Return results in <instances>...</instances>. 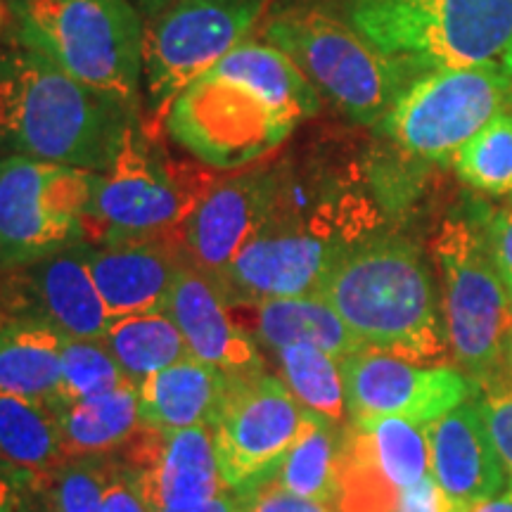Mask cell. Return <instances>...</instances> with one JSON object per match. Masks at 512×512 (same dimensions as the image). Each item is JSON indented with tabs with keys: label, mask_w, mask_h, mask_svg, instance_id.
Returning a JSON list of instances; mask_svg holds the SVG:
<instances>
[{
	"label": "cell",
	"mask_w": 512,
	"mask_h": 512,
	"mask_svg": "<svg viewBox=\"0 0 512 512\" xmlns=\"http://www.w3.org/2000/svg\"><path fill=\"white\" fill-rule=\"evenodd\" d=\"M320 107L316 86L283 50L247 38L176 95L164 124L202 164L235 171L278 150Z\"/></svg>",
	"instance_id": "6da1fadb"
},
{
	"label": "cell",
	"mask_w": 512,
	"mask_h": 512,
	"mask_svg": "<svg viewBox=\"0 0 512 512\" xmlns=\"http://www.w3.org/2000/svg\"><path fill=\"white\" fill-rule=\"evenodd\" d=\"M136 119L8 31L0 36V157L105 174Z\"/></svg>",
	"instance_id": "7a4b0ae2"
},
{
	"label": "cell",
	"mask_w": 512,
	"mask_h": 512,
	"mask_svg": "<svg viewBox=\"0 0 512 512\" xmlns=\"http://www.w3.org/2000/svg\"><path fill=\"white\" fill-rule=\"evenodd\" d=\"M325 299L349 330L384 354L411 363L446 356V332L430 268L399 235H370L349 249L325 278Z\"/></svg>",
	"instance_id": "3957f363"
},
{
	"label": "cell",
	"mask_w": 512,
	"mask_h": 512,
	"mask_svg": "<svg viewBox=\"0 0 512 512\" xmlns=\"http://www.w3.org/2000/svg\"><path fill=\"white\" fill-rule=\"evenodd\" d=\"M8 34L83 86L143 110V19L131 0H10Z\"/></svg>",
	"instance_id": "277c9868"
},
{
	"label": "cell",
	"mask_w": 512,
	"mask_h": 512,
	"mask_svg": "<svg viewBox=\"0 0 512 512\" xmlns=\"http://www.w3.org/2000/svg\"><path fill=\"white\" fill-rule=\"evenodd\" d=\"M344 12L413 72L463 67L512 79V0H344Z\"/></svg>",
	"instance_id": "5b68a950"
},
{
	"label": "cell",
	"mask_w": 512,
	"mask_h": 512,
	"mask_svg": "<svg viewBox=\"0 0 512 512\" xmlns=\"http://www.w3.org/2000/svg\"><path fill=\"white\" fill-rule=\"evenodd\" d=\"M264 41L302 69L320 98H328L354 124H382L413 69L377 50L344 19L318 8H290L271 17Z\"/></svg>",
	"instance_id": "8992f818"
},
{
	"label": "cell",
	"mask_w": 512,
	"mask_h": 512,
	"mask_svg": "<svg viewBox=\"0 0 512 512\" xmlns=\"http://www.w3.org/2000/svg\"><path fill=\"white\" fill-rule=\"evenodd\" d=\"M434 254L444 275L448 344L467 380L484 387L512 366V304L482 221H444Z\"/></svg>",
	"instance_id": "52a82bcc"
},
{
	"label": "cell",
	"mask_w": 512,
	"mask_h": 512,
	"mask_svg": "<svg viewBox=\"0 0 512 512\" xmlns=\"http://www.w3.org/2000/svg\"><path fill=\"white\" fill-rule=\"evenodd\" d=\"M143 19V107L164 117L178 93L252 34L268 0H131Z\"/></svg>",
	"instance_id": "ba28073f"
},
{
	"label": "cell",
	"mask_w": 512,
	"mask_h": 512,
	"mask_svg": "<svg viewBox=\"0 0 512 512\" xmlns=\"http://www.w3.org/2000/svg\"><path fill=\"white\" fill-rule=\"evenodd\" d=\"M102 174L0 157V273L86 240Z\"/></svg>",
	"instance_id": "9c48e42d"
},
{
	"label": "cell",
	"mask_w": 512,
	"mask_h": 512,
	"mask_svg": "<svg viewBox=\"0 0 512 512\" xmlns=\"http://www.w3.org/2000/svg\"><path fill=\"white\" fill-rule=\"evenodd\" d=\"M207 190L204 178L176 169L136 119L100 176L86 242L171 238Z\"/></svg>",
	"instance_id": "30bf717a"
},
{
	"label": "cell",
	"mask_w": 512,
	"mask_h": 512,
	"mask_svg": "<svg viewBox=\"0 0 512 512\" xmlns=\"http://www.w3.org/2000/svg\"><path fill=\"white\" fill-rule=\"evenodd\" d=\"M510 93V76L489 69H427L403 88L380 128L406 155L451 164L503 112Z\"/></svg>",
	"instance_id": "8fae6325"
},
{
	"label": "cell",
	"mask_w": 512,
	"mask_h": 512,
	"mask_svg": "<svg viewBox=\"0 0 512 512\" xmlns=\"http://www.w3.org/2000/svg\"><path fill=\"white\" fill-rule=\"evenodd\" d=\"M306 408L290 387L264 368L228 375V389L211 422L223 482L238 491L273 477L302 427Z\"/></svg>",
	"instance_id": "7c38bea8"
},
{
	"label": "cell",
	"mask_w": 512,
	"mask_h": 512,
	"mask_svg": "<svg viewBox=\"0 0 512 512\" xmlns=\"http://www.w3.org/2000/svg\"><path fill=\"white\" fill-rule=\"evenodd\" d=\"M349 245L299 223L268 219L221 275L228 306L318 294Z\"/></svg>",
	"instance_id": "4fadbf2b"
},
{
	"label": "cell",
	"mask_w": 512,
	"mask_h": 512,
	"mask_svg": "<svg viewBox=\"0 0 512 512\" xmlns=\"http://www.w3.org/2000/svg\"><path fill=\"white\" fill-rule=\"evenodd\" d=\"M344 394L351 422L406 418L430 425L465 399L475 384L453 368H420L406 358L363 349L342 358Z\"/></svg>",
	"instance_id": "5bb4252c"
},
{
	"label": "cell",
	"mask_w": 512,
	"mask_h": 512,
	"mask_svg": "<svg viewBox=\"0 0 512 512\" xmlns=\"http://www.w3.org/2000/svg\"><path fill=\"white\" fill-rule=\"evenodd\" d=\"M0 309L50 325L72 339H102L112 323L93 283L83 240L0 273Z\"/></svg>",
	"instance_id": "9a60e30c"
},
{
	"label": "cell",
	"mask_w": 512,
	"mask_h": 512,
	"mask_svg": "<svg viewBox=\"0 0 512 512\" xmlns=\"http://www.w3.org/2000/svg\"><path fill=\"white\" fill-rule=\"evenodd\" d=\"M278 171L259 166L211 185L174 235L185 266L219 283L230 261L264 228L275 204Z\"/></svg>",
	"instance_id": "2e32d148"
},
{
	"label": "cell",
	"mask_w": 512,
	"mask_h": 512,
	"mask_svg": "<svg viewBox=\"0 0 512 512\" xmlns=\"http://www.w3.org/2000/svg\"><path fill=\"white\" fill-rule=\"evenodd\" d=\"M86 261L110 318L164 311L185 266L174 238L86 242Z\"/></svg>",
	"instance_id": "e0dca14e"
},
{
	"label": "cell",
	"mask_w": 512,
	"mask_h": 512,
	"mask_svg": "<svg viewBox=\"0 0 512 512\" xmlns=\"http://www.w3.org/2000/svg\"><path fill=\"white\" fill-rule=\"evenodd\" d=\"M164 311L178 325L192 358L223 370L226 375H247L264 368L259 344L233 318L223 294L207 275L183 266L178 271Z\"/></svg>",
	"instance_id": "ac0fdd59"
},
{
	"label": "cell",
	"mask_w": 512,
	"mask_h": 512,
	"mask_svg": "<svg viewBox=\"0 0 512 512\" xmlns=\"http://www.w3.org/2000/svg\"><path fill=\"white\" fill-rule=\"evenodd\" d=\"M432 477L451 498L475 505L508 489V470L498 456L477 403L458 408L425 425Z\"/></svg>",
	"instance_id": "d6986e66"
},
{
	"label": "cell",
	"mask_w": 512,
	"mask_h": 512,
	"mask_svg": "<svg viewBox=\"0 0 512 512\" xmlns=\"http://www.w3.org/2000/svg\"><path fill=\"white\" fill-rule=\"evenodd\" d=\"M136 477L152 512L209 501L228 489L207 425L159 432L155 460Z\"/></svg>",
	"instance_id": "ffe728a7"
},
{
	"label": "cell",
	"mask_w": 512,
	"mask_h": 512,
	"mask_svg": "<svg viewBox=\"0 0 512 512\" xmlns=\"http://www.w3.org/2000/svg\"><path fill=\"white\" fill-rule=\"evenodd\" d=\"M228 389L223 370L185 358L138 382V413L145 427L176 432L185 427H211Z\"/></svg>",
	"instance_id": "44dd1931"
},
{
	"label": "cell",
	"mask_w": 512,
	"mask_h": 512,
	"mask_svg": "<svg viewBox=\"0 0 512 512\" xmlns=\"http://www.w3.org/2000/svg\"><path fill=\"white\" fill-rule=\"evenodd\" d=\"M62 332L0 309V392L55 411L62 382Z\"/></svg>",
	"instance_id": "7402d4cb"
},
{
	"label": "cell",
	"mask_w": 512,
	"mask_h": 512,
	"mask_svg": "<svg viewBox=\"0 0 512 512\" xmlns=\"http://www.w3.org/2000/svg\"><path fill=\"white\" fill-rule=\"evenodd\" d=\"M245 309L252 311V325H247L245 330L256 344L273 351L290 344H311L342 361L366 349V344L349 330L342 316L318 294L266 299Z\"/></svg>",
	"instance_id": "603a6c76"
},
{
	"label": "cell",
	"mask_w": 512,
	"mask_h": 512,
	"mask_svg": "<svg viewBox=\"0 0 512 512\" xmlns=\"http://www.w3.org/2000/svg\"><path fill=\"white\" fill-rule=\"evenodd\" d=\"M67 458L114 456L143 427L138 413V384L124 382L114 392L74 401L53 413Z\"/></svg>",
	"instance_id": "cb8c5ba5"
},
{
	"label": "cell",
	"mask_w": 512,
	"mask_h": 512,
	"mask_svg": "<svg viewBox=\"0 0 512 512\" xmlns=\"http://www.w3.org/2000/svg\"><path fill=\"white\" fill-rule=\"evenodd\" d=\"M67 458L60 427L48 408L0 392V470L17 486L55 472Z\"/></svg>",
	"instance_id": "d4e9b609"
},
{
	"label": "cell",
	"mask_w": 512,
	"mask_h": 512,
	"mask_svg": "<svg viewBox=\"0 0 512 512\" xmlns=\"http://www.w3.org/2000/svg\"><path fill=\"white\" fill-rule=\"evenodd\" d=\"M342 434L335 422L306 411L297 439L275 470V482L292 494L335 508Z\"/></svg>",
	"instance_id": "484cf974"
},
{
	"label": "cell",
	"mask_w": 512,
	"mask_h": 512,
	"mask_svg": "<svg viewBox=\"0 0 512 512\" xmlns=\"http://www.w3.org/2000/svg\"><path fill=\"white\" fill-rule=\"evenodd\" d=\"M102 342L133 384L143 382L157 370L192 358L181 330L166 311L114 318Z\"/></svg>",
	"instance_id": "4316f807"
},
{
	"label": "cell",
	"mask_w": 512,
	"mask_h": 512,
	"mask_svg": "<svg viewBox=\"0 0 512 512\" xmlns=\"http://www.w3.org/2000/svg\"><path fill=\"white\" fill-rule=\"evenodd\" d=\"M401 491L384 475L368 432L351 422L344 427L337 465V512H396Z\"/></svg>",
	"instance_id": "83f0119b"
},
{
	"label": "cell",
	"mask_w": 512,
	"mask_h": 512,
	"mask_svg": "<svg viewBox=\"0 0 512 512\" xmlns=\"http://www.w3.org/2000/svg\"><path fill=\"white\" fill-rule=\"evenodd\" d=\"M275 354L283 368V382L290 387L294 399L306 411L339 425L347 411V394L342 368L335 363V356L311 344H290Z\"/></svg>",
	"instance_id": "f1b7e54d"
},
{
	"label": "cell",
	"mask_w": 512,
	"mask_h": 512,
	"mask_svg": "<svg viewBox=\"0 0 512 512\" xmlns=\"http://www.w3.org/2000/svg\"><path fill=\"white\" fill-rule=\"evenodd\" d=\"M356 425L368 432L377 463L401 494L432 475L425 425L406 418H375Z\"/></svg>",
	"instance_id": "f546056e"
},
{
	"label": "cell",
	"mask_w": 512,
	"mask_h": 512,
	"mask_svg": "<svg viewBox=\"0 0 512 512\" xmlns=\"http://www.w3.org/2000/svg\"><path fill=\"white\" fill-rule=\"evenodd\" d=\"M460 181L491 197H512V114L501 112L456 157Z\"/></svg>",
	"instance_id": "4dcf8cb0"
},
{
	"label": "cell",
	"mask_w": 512,
	"mask_h": 512,
	"mask_svg": "<svg viewBox=\"0 0 512 512\" xmlns=\"http://www.w3.org/2000/svg\"><path fill=\"white\" fill-rule=\"evenodd\" d=\"M124 382L131 380L119 368L117 358L112 356V351L107 349L102 339H64L60 403H57V408L114 392Z\"/></svg>",
	"instance_id": "1f68e13d"
},
{
	"label": "cell",
	"mask_w": 512,
	"mask_h": 512,
	"mask_svg": "<svg viewBox=\"0 0 512 512\" xmlns=\"http://www.w3.org/2000/svg\"><path fill=\"white\" fill-rule=\"evenodd\" d=\"M110 467V456L69 458L36 484L53 512H105L102 498Z\"/></svg>",
	"instance_id": "d6a6232c"
},
{
	"label": "cell",
	"mask_w": 512,
	"mask_h": 512,
	"mask_svg": "<svg viewBox=\"0 0 512 512\" xmlns=\"http://www.w3.org/2000/svg\"><path fill=\"white\" fill-rule=\"evenodd\" d=\"M482 392L477 408L512 482V366L486 382Z\"/></svg>",
	"instance_id": "836d02e7"
},
{
	"label": "cell",
	"mask_w": 512,
	"mask_h": 512,
	"mask_svg": "<svg viewBox=\"0 0 512 512\" xmlns=\"http://www.w3.org/2000/svg\"><path fill=\"white\" fill-rule=\"evenodd\" d=\"M240 501V512H337L330 505L309 501L287 491L273 477L249 484L235 491Z\"/></svg>",
	"instance_id": "e575fe53"
},
{
	"label": "cell",
	"mask_w": 512,
	"mask_h": 512,
	"mask_svg": "<svg viewBox=\"0 0 512 512\" xmlns=\"http://www.w3.org/2000/svg\"><path fill=\"white\" fill-rule=\"evenodd\" d=\"M110 479L105 486V512H152L140 489L136 472L110 456Z\"/></svg>",
	"instance_id": "d590c367"
},
{
	"label": "cell",
	"mask_w": 512,
	"mask_h": 512,
	"mask_svg": "<svg viewBox=\"0 0 512 512\" xmlns=\"http://www.w3.org/2000/svg\"><path fill=\"white\" fill-rule=\"evenodd\" d=\"M482 226L491 249V259H494V266L501 275L512 304V209L484 214Z\"/></svg>",
	"instance_id": "8d00e7d4"
},
{
	"label": "cell",
	"mask_w": 512,
	"mask_h": 512,
	"mask_svg": "<svg viewBox=\"0 0 512 512\" xmlns=\"http://www.w3.org/2000/svg\"><path fill=\"white\" fill-rule=\"evenodd\" d=\"M396 512H472V505L448 496L430 475L403 491Z\"/></svg>",
	"instance_id": "74e56055"
},
{
	"label": "cell",
	"mask_w": 512,
	"mask_h": 512,
	"mask_svg": "<svg viewBox=\"0 0 512 512\" xmlns=\"http://www.w3.org/2000/svg\"><path fill=\"white\" fill-rule=\"evenodd\" d=\"M157 512H240V501L233 489H226L223 494L209 498V501L185 505V508H164Z\"/></svg>",
	"instance_id": "f35d334b"
},
{
	"label": "cell",
	"mask_w": 512,
	"mask_h": 512,
	"mask_svg": "<svg viewBox=\"0 0 512 512\" xmlns=\"http://www.w3.org/2000/svg\"><path fill=\"white\" fill-rule=\"evenodd\" d=\"M17 512H53L36 482L17 486Z\"/></svg>",
	"instance_id": "ab89813d"
},
{
	"label": "cell",
	"mask_w": 512,
	"mask_h": 512,
	"mask_svg": "<svg viewBox=\"0 0 512 512\" xmlns=\"http://www.w3.org/2000/svg\"><path fill=\"white\" fill-rule=\"evenodd\" d=\"M0 512H17V484L0 470Z\"/></svg>",
	"instance_id": "60d3db41"
},
{
	"label": "cell",
	"mask_w": 512,
	"mask_h": 512,
	"mask_svg": "<svg viewBox=\"0 0 512 512\" xmlns=\"http://www.w3.org/2000/svg\"><path fill=\"white\" fill-rule=\"evenodd\" d=\"M472 512H512V482L508 489H505L503 496L475 503L472 505Z\"/></svg>",
	"instance_id": "b9f144b4"
},
{
	"label": "cell",
	"mask_w": 512,
	"mask_h": 512,
	"mask_svg": "<svg viewBox=\"0 0 512 512\" xmlns=\"http://www.w3.org/2000/svg\"><path fill=\"white\" fill-rule=\"evenodd\" d=\"M8 29V8H0V36Z\"/></svg>",
	"instance_id": "7bdbcfd3"
},
{
	"label": "cell",
	"mask_w": 512,
	"mask_h": 512,
	"mask_svg": "<svg viewBox=\"0 0 512 512\" xmlns=\"http://www.w3.org/2000/svg\"><path fill=\"white\" fill-rule=\"evenodd\" d=\"M8 3H10V0H0V8H5Z\"/></svg>",
	"instance_id": "ee69618b"
}]
</instances>
